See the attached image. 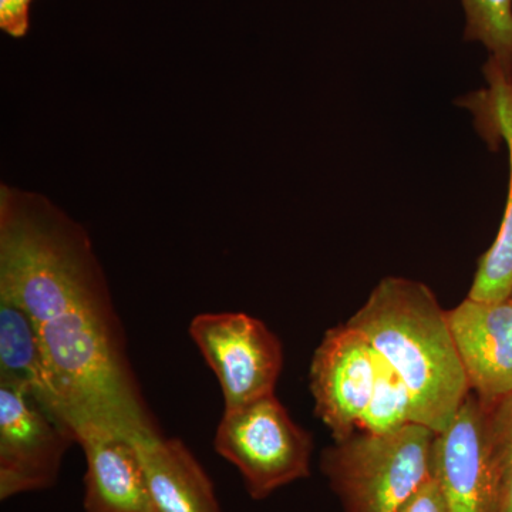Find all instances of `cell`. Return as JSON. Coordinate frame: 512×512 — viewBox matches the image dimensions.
Listing matches in <instances>:
<instances>
[{
    "mask_svg": "<svg viewBox=\"0 0 512 512\" xmlns=\"http://www.w3.org/2000/svg\"><path fill=\"white\" fill-rule=\"evenodd\" d=\"M512 295V185L508 184L503 222L497 238L478 261L467 298L478 302H504Z\"/></svg>",
    "mask_w": 512,
    "mask_h": 512,
    "instance_id": "14",
    "label": "cell"
},
{
    "mask_svg": "<svg viewBox=\"0 0 512 512\" xmlns=\"http://www.w3.org/2000/svg\"><path fill=\"white\" fill-rule=\"evenodd\" d=\"M510 299H512V295H511V298H510Z\"/></svg>",
    "mask_w": 512,
    "mask_h": 512,
    "instance_id": "20",
    "label": "cell"
},
{
    "mask_svg": "<svg viewBox=\"0 0 512 512\" xmlns=\"http://www.w3.org/2000/svg\"><path fill=\"white\" fill-rule=\"evenodd\" d=\"M379 356L362 332L348 323L329 329L311 363V392L316 416L332 433L345 440L359 430L373 389Z\"/></svg>",
    "mask_w": 512,
    "mask_h": 512,
    "instance_id": "7",
    "label": "cell"
},
{
    "mask_svg": "<svg viewBox=\"0 0 512 512\" xmlns=\"http://www.w3.org/2000/svg\"><path fill=\"white\" fill-rule=\"evenodd\" d=\"M487 409L488 448L495 487V512H512V394Z\"/></svg>",
    "mask_w": 512,
    "mask_h": 512,
    "instance_id": "16",
    "label": "cell"
},
{
    "mask_svg": "<svg viewBox=\"0 0 512 512\" xmlns=\"http://www.w3.org/2000/svg\"><path fill=\"white\" fill-rule=\"evenodd\" d=\"M410 423H416L412 394L402 377L379 356L375 389L357 431L390 433Z\"/></svg>",
    "mask_w": 512,
    "mask_h": 512,
    "instance_id": "15",
    "label": "cell"
},
{
    "mask_svg": "<svg viewBox=\"0 0 512 512\" xmlns=\"http://www.w3.org/2000/svg\"><path fill=\"white\" fill-rule=\"evenodd\" d=\"M433 474L451 512H495L487 409L476 394L468 393L450 426L437 434Z\"/></svg>",
    "mask_w": 512,
    "mask_h": 512,
    "instance_id": "8",
    "label": "cell"
},
{
    "mask_svg": "<svg viewBox=\"0 0 512 512\" xmlns=\"http://www.w3.org/2000/svg\"><path fill=\"white\" fill-rule=\"evenodd\" d=\"M397 512H451V508L439 480L433 474Z\"/></svg>",
    "mask_w": 512,
    "mask_h": 512,
    "instance_id": "17",
    "label": "cell"
},
{
    "mask_svg": "<svg viewBox=\"0 0 512 512\" xmlns=\"http://www.w3.org/2000/svg\"><path fill=\"white\" fill-rule=\"evenodd\" d=\"M214 448L238 468L254 500L311 474L312 436L293 421L275 394L224 410Z\"/></svg>",
    "mask_w": 512,
    "mask_h": 512,
    "instance_id": "4",
    "label": "cell"
},
{
    "mask_svg": "<svg viewBox=\"0 0 512 512\" xmlns=\"http://www.w3.org/2000/svg\"><path fill=\"white\" fill-rule=\"evenodd\" d=\"M188 333L217 376L224 410L275 394L284 350L262 320L239 312L201 313Z\"/></svg>",
    "mask_w": 512,
    "mask_h": 512,
    "instance_id": "5",
    "label": "cell"
},
{
    "mask_svg": "<svg viewBox=\"0 0 512 512\" xmlns=\"http://www.w3.org/2000/svg\"><path fill=\"white\" fill-rule=\"evenodd\" d=\"M146 473L148 491L156 512H222L214 484L178 439L163 434L131 439Z\"/></svg>",
    "mask_w": 512,
    "mask_h": 512,
    "instance_id": "11",
    "label": "cell"
},
{
    "mask_svg": "<svg viewBox=\"0 0 512 512\" xmlns=\"http://www.w3.org/2000/svg\"><path fill=\"white\" fill-rule=\"evenodd\" d=\"M495 137H497V144H507L508 151H510V185H512V110L501 121Z\"/></svg>",
    "mask_w": 512,
    "mask_h": 512,
    "instance_id": "19",
    "label": "cell"
},
{
    "mask_svg": "<svg viewBox=\"0 0 512 512\" xmlns=\"http://www.w3.org/2000/svg\"><path fill=\"white\" fill-rule=\"evenodd\" d=\"M346 323L362 332L377 355L402 377L413 397L416 423L437 434L446 430L470 386L447 311L429 286L387 276Z\"/></svg>",
    "mask_w": 512,
    "mask_h": 512,
    "instance_id": "2",
    "label": "cell"
},
{
    "mask_svg": "<svg viewBox=\"0 0 512 512\" xmlns=\"http://www.w3.org/2000/svg\"><path fill=\"white\" fill-rule=\"evenodd\" d=\"M86 457L84 511L156 512L133 441L106 430L79 437Z\"/></svg>",
    "mask_w": 512,
    "mask_h": 512,
    "instance_id": "10",
    "label": "cell"
},
{
    "mask_svg": "<svg viewBox=\"0 0 512 512\" xmlns=\"http://www.w3.org/2000/svg\"><path fill=\"white\" fill-rule=\"evenodd\" d=\"M74 431L25 389L0 380V500L55 485Z\"/></svg>",
    "mask_w": 512,
    "mask_h": 512,
    "instance_id": "6",
    "label": "cell"
},
{
    "mask_svg": "<svg viewBox=\"0 0 512 512\" xmlns=\"http://www.w3.org/2000/svg\"><path fill=\"white\" fill-rule=\"evenodd\" d=\"M0 299L35 326L50 409L76 434L160 433L86 229L45 195L0 187Z\"/></svg>",
    "mask_w": 512,
    "mask_h": 512,
    "instance_id": "1",
    "label": "cell"
},
{
    "mask_svg": "<svg viewBox=\"0 0 512 512\" xmlns=\"http://www.w3.org/2000/svg\"><path fill=\"white\" fill-rule=\"evenodd\" d=\"M470 392L484 406L512 394V299L478 302L466 298L447 311Z\"/></svg>",
    "mask_w": 512,
    "mask_h": 512,
    "instance_id": "9",
    "label": "cell"
},
{
    "mask_svg": "<svg viewBox=\"0 0 512 512\" xmlns=\"http://www.w3.org/2000/svg\"><path fill=\"white\" fill-rule=\"evenodd\" d=\"M32 0H0V29L12 37H23L30 26Z\"/></svg>",
    "mask_w": 512,
    "mask_h": 512,
    "instance_id": "18",
    "label": "cell"
},
{
    "mask_svg": "<svg viewBox=\"0 0 512 512\" xmlns=\"http://www.w3.org/2000/svg\"><path fill=\"white\" fill-rule=\"evenodd\" d=\"M437 433L410 423L390 433L356 431L320 457L345 512H397L433 476Z\"/></svg>",
    "mask_w": 512,
    "mask_h": 512,
    "instance_id": "3",
    "label": "cell"
},
{
    "mask_svg": "<svg viewBox=\"0 0 512 512\" xmlns=\"http://www.w3.org/2000/svg\"><path fill=\"white\" fill-rule=\"evenodd\" d=\"M0 380L25 387L50 409L35 326L28 313L5 299H0Z\"/></svg>",
    "mask_w": 512,
    "mask_h": 512,
    "instance_id": "12",
    "label": "cell"
},
{
    "mask_svg": "<svg viewBox=\"0 0 512 512\" xmlns=\"http://www.w3.org/2000/svg\"><path fill=\"white\" fill-rule=\"evenodd\" d=\"M466 18L464 39L481 43L512 77V0H460Z\"/></svg>",
    "mask_w": 512,
    "mask_h": 512,
    "instance_id": "13",
    "label": "cell"
}]
</instances>
